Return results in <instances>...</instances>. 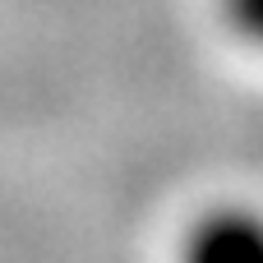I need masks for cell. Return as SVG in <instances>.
<instances>
[{
	"label": "cell",
	"instance_id": "6da1fadb",
	"mask_svg": "<svg viewBox=\"0 0 263 263\" xmlns=\"http://www.w3.org/2000/svg\"><path fill=\"white\" fill-rule=\"evenodd\" d=\"M176 263H263V208L254 203L203 208L180 231Z\"/></svg>",
	"mask_w": 263,
	"mask_h": 263
},
{
	"label": "cell",
	"instance_id": "7a4b0ae2",
	"mask_svg": "<svg viewBox=\"0 0 263 263\" xmlns=\"http://www.w3.org/2000/svg\"><path fill=\"white\" fill-rule=\"evenodd\" d=\"M217 18L240 46L263 55V0H217Z\"/></svg>",
	"mask_w": 263,
	"mask_h": 263
}]
</instances>
